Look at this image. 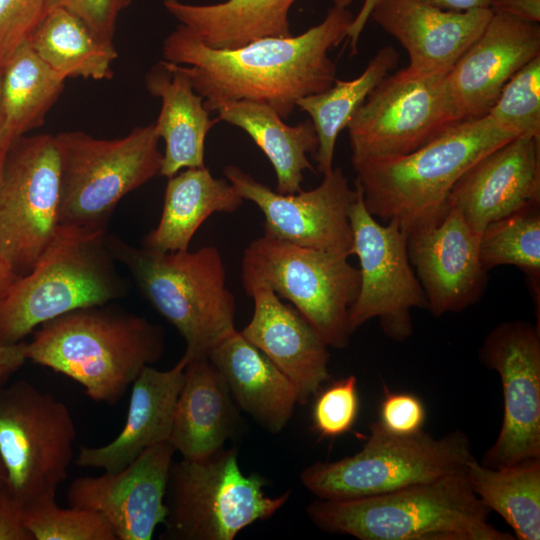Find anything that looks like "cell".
<instances>
[{
  "label": "cell",
  "mask_w": 540,
  "mask_h": 540,
  "mask_svg": "<svg viewBox=\"0 0 540 540\" xmlns=\"http://www.w3.org/2000/svg\"><path fill=\"white\" fill-rule=\"evenodd\" d=\"M107 244L142 295L182 336L186 344L182 357L187 362L208 358L212 348L235 329V299L216 247L161 253L109 234Z\"/></svg>",
  "instance_id": "8992f818"
},
{
  "label": "cell",
  "mask_w": 540,
  "mask_h": 540,
  "mask_svg": "<svg viewBox=\"0 0 540 540\" xmlns=\"http://www.w3.org/2000/svg\"><path fill=\"white\" fill-rule=\"evenodd\" d=\"M306 513L319 529L360 540L516 539L489 522L465 469L382 495L317 499Z\"/></svg>",
  "instance_id": "277c9868"
},
{
  "label": "cell",
  "mask_w": 540,
  "mask_h": 540,
  "mask_svg": "<svg viewBox=\"0 0 540 540\" xmlns=\"http://www.w3.org/2000/svg\"><path fill=\"white\" fill-rule=\"evenodd\" d=\"M239 408L208 358L187 362L169 441L183 459L205 458L237 432Z\"/></svg>",
  "instance_id": "d4e9b609"
},
{
  "label": "cell",
  "mask_w": 540,
  "mask_h": 540,
  "mask_svg": "<svg viewBox=\"0 0 540 540\" xmlns=\"http://www.w3.org/2000/svg\"><path fill=\"white\" fill-rule=\"evenodd\" d=\"M48 11V0H0V65L27 41Z\"/></svg>",
  "instance_id": "74e56055"
},
{
  "label": "cell",
  "mask_w": 540,
  "mask_h": 540,
  "mask_svg": "<svg viewBox=\"0 0 540 540\" xmlns=\"http://www.w3.org/2000/svg\"><path fill=\"white\" fill-rule=\"evenodd\" d=\"M7 486L6 471L0 457V491Z\"/></svg>",
  "instance_id": "c3c4849f"
},
{
  "label": "cell",
  "mask_w": 540,
  "mask_h": 540,
  "mask_svg": "<svg viewBox=\"0 0 540 540\" xmlns=\"http://www.w3.org/2000/svg\"><path fill=\"white\" fill-rule=\"evenodd\" d=\"M175 452L170 441L162 442L118 472L75 478L67 501L71 507L101 514L117 540H150L166 518L165 495Z\"/></svg>",
  "instance_id": "e0dca14e"
},
{
  "label": "cell",
  "mask_w": 540,
  "mask_h": 540,
  "mask_svg": "<svg viewBox=\"0 0 540 540\" xmlns=\"http://www.w3.org/2000/svg\"><path fill=\"white\" fill-rule=\"evenodd\" d=\"M56 493L42 495L22 507V523L33 540H117L109 522L99 513L62 508Z\"/></svg>",
  "instance_id": "e575fe53"
},
{
  "label": "cell",
  "mask_w": 540,
  "mask_h": 540,
  "mask_svg": "<svg viewBox=\"0 0 540 540\" xmlns=\"http://www.w3.org/2000/svg\"><path fill=\"white\" fill-rule=\"evenodd\" d=\"M0 66L4 125L15 142L43 125L66 79L50 68L28 41L14 49Z\"/></svg>",
  "instance_id": "1f68e13d"
},
{
  "label": "cell",
  "mask_w": 540,
  "mask_h": 540,
  "mask_svg": "<svg viewBox=\"0 0 540 540\" xmlns=\"http://www.w3.org/2000/svg\"><path fill=\"white\" fill-rule=\"evenodd\" d=\"M489 116L451 124L403 156L353 165L367 210L407 233L437 222L460 177L479 159L516 138Z\"/></svg>",
  "instance_id": "3957f363"
},
{
  "label": "cell",
  "mask_w": 540,
  "mask_h": 540,
  "mask_svg": "<svg viewBox=\"0 0 540 540\" xmlns=\"http://www.w3.org/2000/svg\"><path fill=\"white\" fill-rule=\"evenodd\" d=\"M333 6L347 8L354 0H329ZM379 0H364L363 5L348 29L347 38L352 54H356L358 50V42L365 28L366 23L370 19V14Z\"/></svg>",
  "instance_id": "ee69618b"
},
{
  "label": "cell",
  "mask_w": 540,
  "mask_h": 540,
  "mask_svg": "<svg viewBox=\"0 0 540 540\" xmlns=\"http://www.w3.org/2000/svg\"><path fill=\"white\" fill-rule=\"evenodd\" d=\"M107 229L60 225L35 266L19 276L0 305V344L10 345L70 311L127 294L107 244Z\"/></svg>",
  "instance_id": "5b68a950"
},
{
  "label": "cell",
  "mask_w": 540,
  "mask_h": 540,
  "mask_svg": "<svg viewBox=\"0 0 540 540\" xmlns=\"http://www.w3.org/2000/svg\"><path fill=\"white\" fill-rule=\"evenodd\" d=\"M149 94L160 98L161 109L154 122L156 133L165 143L160 175L169 178L186 168L203 167L205 140L219 121L211 119L180 65L161 60L145 75Z\"/></svg>",
  "instance_id": "484cf974"
},
{
  "label": "cell",
  "mask_w": 540,
  "mask_h": 540,
  "mask_svg": "<svg viewBox=\"0 0 540 540\" xmlns=\"http://www.w3.org/2000/svg\"><path fill=\"white\" fill-rule=\"evenodd\" d=\"M0 83H1V66H0ZM15 142L8 136L5 125L4 116L1 105V87H0V179L7 155Z\"/></svg>",
  "instance_id": "7dc6e473"
},
{
  "label": "cell",
  "mask_w": 540,
  "mask_h": 540,
  "mask_svg": "<svg viewBox=\"0 0 540 540\" xmlns=\"http://www.w3.org/2000/svg\"><path fill=\"white\" fill-rule=\"evenodd\" d=\"M440 9L449 11H467L489 8L491 0H419ZM490 9V8H489Z\"/></svg>",
  "instance_id": "f6af8a7d"
},
{
  "label": "cell",
  "mask_w": 540,
  "mask_h": 540,
  "mask_svg": "<svg viewBox=\"0 0 540 540\" xmlns=\"http://www.w3.org/2000/svg\"><path fill=\"white\" fill-rule=\"evenodd\" d=\"M296 1L224 0L191 4L163 0V6L205 45L233 49L261 38L291 36L289 11Z\"/></svg>",
  "instance_id": "f1b7e54d"
},
{
  "label": "cell",
  "mask_w": 540,
  "mask_h": 540,
  "mask_svg": "<svg viewBox=\"0 0 540 540\" xmlns=\"http://www.w3.org/2000/svg\"><path fill=\"white\" fill-rule=\"evenodd\" d=\"M204 106L209 112L216 111L218 120L242 129L251 137L274 168L278 193L302 190L304 172L315 171L307 155L314 154L318 147L310 120L291 126L272 107L246 100Z\"/></svg>",
  "instance_id": "83f0119b"
},
{
  "label": "cell",
  "mask_w": 540,
  "mask_h": 540,
  "mask_svg": "<svg viewBox=\"0 0 540 540\" xmlns=\"http://www.w3.org/2000/svg\"><path fill=\"white\" fill-rule=\"evenodd\" d=\"M27 41L65 79L111 78L118 57L113 42L100 38L80 18L59 7L47 11Z\"/></svg>",
  "instance_id": "f546056e"
},
{
  "label": "cell",
  "mask_w": 540,
  "mask_h": 540,
  "mask_svg": "<svg viewBox=\"0 0 540 540\" xmlns=\"http://www.w3.org/2000/svg\"><path fill=\"white\" fill-rule=\"evenodd\" d=\"M22 507L8 487L0 491V540H33L23 526Z\"/></svg>",
  "instance_id": "60d3db41"
},
{
  "label": "cell",
  "mask_w": 540,
  "mask_h": 540,
  "mask_svg": "<svg viewBox=\"0 0 540 540\" xmlns=\"http://www.w3.org/2000/svg\"><path fill=\"white\" fill-rule=\"evenodd\" d=\"M77 431L67 405L27 381L0 387V457L22 506L56 493L74 457Z\"/></svg>",
  "instance_id": "8fae6325"
},
{
  "label": "cell",
  "mask_w": 540,
  "mask_h": 540,
  "mask_svg": "<svg viewBox=\"0 0 540 540\" xmlns=\"http://www.w3.org/2000/svg\"><path fill=\"white\" fill-rule=\"evenodd\" d=\"M223 173L241 197L264 215V234L299 246L351 256L350 209L357 190L341 168L333 167L309 191L281 194L236 165Z\"/></svg>",
  "instance_id": "2e32d148"
},
{
  "label": "cell",
  "mask_w": 540,
  "mask_h": 540,
  "mask_svg": "<svg viewBox=\"0 0 540 540\" xmlns=\"http://www.w3.org/2000/svg\"><path fill=\"white\" fill-rule=\"evenodd\" d=\"M186 364L181 357L169 370L145 367L132 384L123 429L105 445L80 447L76 464L118 472L146 449L169 441Z\"/></svg>",
  "instance_id": "603a6c76"
},
{
  "label": "cell",
  "mask_w": 540,
  "mask_h": 540,
  "mask_svg": "<svg viewBox=\"0 0 540 540\" xmlns=\"http://www.w3.org/2000/svg\"><path fill=\"white\" fill-rule=\"evenodd\" d=\"M539 55V23L493 13L480 36L446 74L455 121L487 115L509 79Z\"/></svg>",
  "instance_id": "d6986e66"
},
{
  "label": "cell",
  "mask_w": 540,
  "mask_h": 540,
  "mask_svg": "<svg viewBox=\"0 0 540 540\" xmlns=\"http://www.w3.org/2000/svg\"><path fill=\"white\" fill-rule=\"evenodd\" d=\"M253 315L241 334L295 385L299 404H306L327 382L328 346L314 327L271 289L259 286L248 294Z\"/></svg>",
  "instance_id": "7402d4cb"
},
{
  "label": "cell",
  "mask_w": 540,
  "mask_h": 540,
  "mask_svg": "<svg viewBox=\"0 0 540 540\" xmlns=\"http://www.w3.org/2000/svg\"><path fill=\"white\" fill-rule=\"evenodd\" d=\"M406 234L409 260L432 315L461 312L480 300L488 281L479 256L480 233L456 208L448 206L437 222Z\"/></svg>",
  "instance_id": "ac0fdd59"
},
{
  "label": "cell",
  "mask_w": 540,
  "mask_h": 540,
  "mask_svg": "<svg viewBox=\"0 0 540 540\" xmlns=\"http://www.w3.org/2000/svg\"><path fill=\"white\" fill-rule=\"evenodd\" d=\"M208 359L239 409L271 433L284 429L299 403L298 392L262 351L235 328L212 348Z\"/></svg>",
  "instance_id": "cb8c5ba5"
},
{
  "label": "cell",
  "mask_w": 540,
  "mask_h": 540,
  "mask_svg": "<svg viewBox=\"0 0 540 540\" xmlns=\"http://www.w3.org/2000/svg\"><path fill=\"white\" fill-rule=\"evenodd\" d=\"M398 60V51L391 45L384 46L358 77L336 79L328 89L298 100L297 108L311 117L317 135L314 159L320 174L324 175L333 168L339 133L347 127L369 93L397 66Z\"/></svg>",
  "instance_id": "4dcf8cb0"
},
{
  "label": "cell",
  "mask_w": 540,
  "mask_h": 540,
  "mask_svg": "<svg viewBox=\"0 0 540 540\" xmlns=\"http://www.w3.org/2000/svg\"><path fill=\"white\" fill-rule=\"evenodd\" d=\"M60 189L54 135L17 139L0 179V256L18 276L35 266L57 233Z\"/></svg>",
  "instance_id": "4fadbf2b"
},
{
  "label": "cell",
  "mask_w": 540,
  "mask_h": 540,
  "mask_svg": "<svg viewBox=\"0 0 540 540\" xmlns=\"http://www.w3.org/2000/svg\"><path fill=\"white\" fill-rule=\"evenodd\" d=\"M487 115L517 136L540 138V55L509 79Z\"/></svg>",
  "instance_id": "d590c367"
},
{
  "label": "cell",
  "mask_w": 540,
  "mask_h": 540,
  "mask_svg": "<svg viewBox=\"0 0 540 540\" xmlns=\"http://www.w3.org/2000/svg\"><path fill=\"white\" fill-rule=\"evenodd\" d=\"M165 349V332L145 317L108 304L51 319L26 342V358L71 378L96 402L116 404Z\"/></svg>",
  "instance_id": "7a4b0ae2"
},
{
  "label": "cell",
  "mask_w": 540,
  "mask_h": 540,
  "mask_svg": "<svg viewBox=\"0 0 540 540\" xmlns=\"http://www.w3.org/2000/svg\"><path fill=\"white\" fill-rule=\"evenodd\" d=\"M369 429L358 453L307 466L301 472V483L321 500L371 497L464 470L475 458L468 436L460 430L437 438L423 430L396 435L379 421Z\"/></svg>",
  "instance_id": "ba28073f"
},
{
  "label": "cell",
  "mask_w": 540,
  "mask_h": 540,
  "mask_svg": "<svg viewBox=\"0 0 540 540\" xmlns=\"http://www.w3.org/2000/svg\"><path fill=\"white\" fill-rule=\"evenodd\" d=\"M54 137L61 170L60 225L107 229L120 200L160 175L163 153L154 123L115 139L82 131Z\"/></svg>",
  "instance_id": "9c48e42d"
},
{
  "label": "cell",
  "mask_w": 540,
  "mask_h": 540,
  "mask_svg": "<svg viewBox=\"0 0 540 540\" xmlns=\"http://www.w3.org/2000/svg\"><path fill=\"white\" fill-rule=\"evenodd\" d=\"M26 360L25 341L10 345L0 344V387L6 385Z\"/></svg>",
  "instance_id": "7bdbcfd3"
},
{
  "label": "cell",
  "mask_w": 540,
  "mask_h": 540,
  "mask_svg": "<svg viewBox=\"0 0 540 540\" xmlns=\"http://www.w3.org/2000/svg\"><path fill=\"white\" fill-rule=\"evenodd\" d=\"M465 473L475 495L498 513L519 540L540 539V458L503 468L471 460Z\"/></svg>",
  "instance_id": "d6a6232c"
},
{
  "label": "cell",
  "mask_w": 540,
  "mask_h": 540,
  "mask_svg": "<svg viewBox=\"0 0 540 540\" xmlns=\"http://www.w3.org/2000/svg\"><path fill=\"white\" fill-rule=\"evenodd\" d=\"M244 199L224 178L206 167L186 168L168 178L161 217L142 240V247L161 253L185 251L211 215L233 213Z\"/></svg>",
  "instance_id": "4316f807"
},
{
  "label": "cell",
  "mask_w": 540,
  "mask_h": 540,
  "mask_svg": "<svg viewBox=\"0 0 540 540\" xmlns=\"http://www.w3.org/2000/svg\"><path fill=\"white\" fill-rule=\"evenodd\" d=\"M540 203V138L520 135L475 162L453 186L447 206L481 233L489 224Z\"/></svg>",
  "instance_id": "ffe728a7"
},
{
  "label": "cell",
  "mask_w": 540,
  "mask_h": 540,
  "mask_svg": "<svg viewBox=\"0 0 540 540\" xmlns=\"http://www.w3.org/2000/svg\"><path fill=\"white\" fill-rule=\"evenodd\" d=\"M18 277L12 267L0 256V305Z\"/></svg>",
  "instance_id": "bcb514c9"
},
{
  "label": "cell",
  "mask_w": 540,
  "mask_h": 540,
  "mask_svg": "<svg viewBox=\"0 0 540 540\" xmlns=\"http://www.w3.org/2000/svg\"><path fill=\"white\" fill-rule=\"evenodd\" d=\"M479 256L488 272L512 265L535 286L540 278V203L525 207L489 224L481 233Z\"/></svg>",
  "instance_id": "836d02e7"
},
{
  "label": "cell",
  "mask_w": 540,
  "mask_h": 540,
  "mask_svg": "<svg viewBox=\"0 0 540 540\" xmlns=\"http://www.w3.org/2000/svg\"><path fill=\"white\" fill-rule=\"evenodd\" d=\"M479 361L499 374L503 420L482 464L503 468L540 458V328L524 320L502 322L485 336Z\"/></svg>",
  "instance_id": "9a60e30c"
},
{
  "label": "cell",
  "mask_w": 540,
  "mask_h": 540,
  "mask_svg": "<svg viewBox=\"0 0 540 540\" xmlns=\"http://www.w3.org/2000/svg\"><path fill=\"white\" fill-rule=\"evenodd\" d=\"M354 15L332 6L305 32L266 37L233 49L205 45L179 24L164 40L163 59L180 65L204 105L252 101L272 107L288 119L301 98L328 89L336 78L329 51L347 38Z\"/></svg>",
  "instance_id": "6da1fadb"
},
{
  "label": "cell",
  "mask_w": 540,
  "mask_h": 540,
  "mask_svg": "<svg viewBox=\"0 0 540 540\" xmlns=\"http://www.w3.org/2000/svg\"><path fill=\"white\" fill-rule=\"evenodd\" d=\"M241 270L246 294L267 287L294 305L328 347L349 345V309L357 297L360 276L347 256L263 234L245 248Z\"/></svg>",
  "instance_id": "30bf717a"
},
{
  "label": "cell",
  "mask_w": 540,
  "mask_h": 540,
  "mask_svg": "<svg viewBox=\"0 0 540 540\" xmlns=\"http://www.w3.org/2000/svg\"><path fill=\"white\" fill-rule=\"evenodd\" d=\"M315 396L313 429L321 437H337L351 430L359 412L357 379L354 375L335 381Z\"/></svg>",
  "instance_id": "8d00e7d4"
},
{
  "label": "cell",
  "mask_w": 540,
  "mask_h": 540,
  "mask_svg": "<svg viewBox=\"0 0 540 540\" xmlns=\"http://www.w3.org/2000/svg\"><path fill=\"white\" fill-rule=\"evenodd\" d=\"M267 479L245 475L236 447H222L198 459L172 464L165 495L163 539L232 540L257 522L273 516L290 491L271 497Z\"/></svg>",
  "instance_id": "52a82bcc"
},
{
  "label": "cell",
  "mask_w": 540,
  "mask_h": 540,
  "mask_svg": "<svg viewBox=\"0 0 540 540\" xmlns=\"http://www.w3.org/2000/svg\"><path fill=\"white\" fill-rule=\"evenodd\" d=\"M493 12L440 9L419 0H379L370 19L407 51V68L420 74H447L480 36Z\"/></svg>",
  "instance_id": "44dd1931"
},
{
  "label": "cell",
  "mask_w": 540,
  "mask_h": 540,
  "mask_svg": "<svg viewBox=\"0 0 540 540\" xmlns=\"http://www.w3.org/2000/svg\"><path fill=\"white\" fill-rule=\"evenodd\" d=\"M350 209L351 255L359 261L360 286L349 309V326L356 331L378 318L383 333L403 342L413 334L411 312L427 309L423 288L410 263L407 234L396 221L381 222L366 208L360 186Z\"/></svg>",
  "instance_id": "5bb4252c"
},
{
  "label": "cell",
  "mask_w": 540,
  "mask_h": 540,
  "mask_svg": "<svg viewBox=\"0 0 540 540\" xmlns=\"http://www.w3.org/2000/svg\"><path fill=\"white\" fill-rule=\"evenodd\" d=\"M453 123L446 74L401 69L386 76L351 117L352 165L406 155Z\"/></svg>",
  "instance_id": "7c38bea8"
},
{
  "label": "cell",
  "mask_w": 540,
  "mask_h": 540,
  "mask_svg": "<svg viewBox=\"0 0 540 540\" xmlns=\"http://www.w3.org/2000/svg\"><path fill=\"white\" fill-rule=\"evenodd\" d=\"M489 8L493 13L531 23L540 22V0H491Z\"/></svg>",
  "instance_id": "b9f144b4"
},
{
  "label": "cell",
  "mask_w": 540,
  "mask_h": 540,
  "mask_svg": "<svg viewBox=\"0 0 540 540\" xmlns=\"http://www.w3.org/2000/svg\"><path fill=\"white\" fill-rule=\"evenodd\" d=\"M425 420L426 408L419 397L386 389L378 420L384 429L396 435H413L422 431Z\"/></svg>",
  "instance_id": "ab89813d"
},
{
  "label": "cell",
  "mask_w": 540,
  "mask_h": 540,
  "mask_svg": "<svg viewBox=\"0 0 540 540\" xmlns=\"http://www.w3.org/2000/svg\"><path fill=\"white\" fill-rule=\"evenodd\" d=\"M133 0H48V10L63 8L80 18L100 38L113 42L117 20Z\"/></svg>",
  "instance_id": "f35d334b"
}]
</instances>
